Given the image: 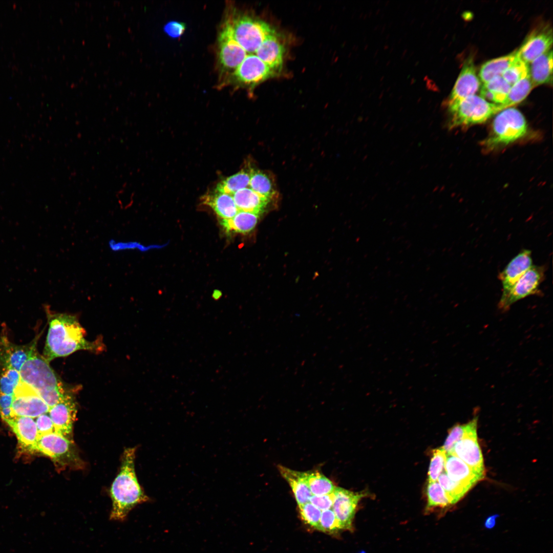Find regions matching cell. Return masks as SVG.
Instances as JSON below:
<instances>
[{"label": "cell", "instance_id": "19", "mask_svg": "<svg viewBox=\"0 0 553 553\" xmlns=\"http://www.w3.org/2000/svg\"><path fill=\"white\" fill-rule=\"evenodd\" d=\"M444 469L450 479L470 490L484 477V474L479 473L451 454H446Z\"/></svg>", "mask_w": 553, "mask_h": 553}, {"label": "cell", "instance_id": "11", "mask_svg": "<svg viewBox=\"0 0 553 553\" xmlns=\"http://www.w3.org/2000/svg\"><path fill=\"white\" fill-rule=\"evenodd\" d=\"M552 41V29L549 24L537 27L528 34L517 50L519 57L529 64L550 50Z\"/></svg>", "mask_w": 553, "mask_h": 553}, {"label": "cell", "instance_id": "20", "mask_svg": "<svg viewBox=\"0 0 553 553\" xmlns=\"http://www.w3.org/2000/svg\"><path fill=\"white\" fill-rule=\"evenodd\" d=\"M284 52V45L275 32L264 40L255 53L275 72L281 71L282 68Z\"/></svg>", "mask_w": 553, "mask_h": 553}, {"label": "cell", "instance_id": "46", "mask_svg": "<svg viewBox=\"0 0 553 553\" xmlns=\"http://www.w3.org/2000/svg\"><path fill=\"white\" fill-rule=\"evenodd\" d=\"M498 517V515L495 514L487 517L484 522V527L487 529L493 528L495 526L496 519Z\"/></svg>", "mask_w": 553, "mask_h": 553}, {"label": "cell", "instance_id": "12", "mask_svg": "<svg viewBox=\"0 0 553 553\" xmlns=\"http://www.w3.org/2000/svg\"><path fill=\"white\" fill-rule=\"evenodd\" d=\"M77 411L76 402L69 390L48 411L55 431L71 440Z\"/></svg>", "mask_w": 553, "mask_h": 553}, {"label": "cell", "instance_id": "47", "mask_svg": "<svg viewBox=\"0 0 553 553\" xmlns=\"http://www.w3.org/2000/svg\"><path fill=\"white\" fill-rule=\"evenodd\" d=\"M360 553H365V552H360Z\"/></svg>", "mask_w": 553, "mask_h": 553}, {"label": "cell", "instance_id": "10", "mask_svg": "<svg viewBox=\"0 0 553 553\" xmlns=\"http://www.w3.org/2000/svg\"><path fill=\"white\" fill-rule=\"evenodd\" d=\"M12 409L16 416L37 418L48 413L50 407L30 386L19 382L13 393Z\"/></svg>", "mask_w": 553, "mask_h": 553}, {"label": "cell", "instance_id": "15", "mask_svg": "<svg viewBox=\"0 0 553 553\" xmlns=\"http://www.w3.org/2000/svg\"><path fill=\"white\" fill-rule=\"evenodd\" d=\"M333 495L332 509L339 521L342 529L352 530V522L356 507L364 495L336 487Z\"/></svg>", "mask_w": 553, "mask_h": 553}, {"label": "cell", "instance_id": "36", "mask_svg": "<svg viewBox=\"0 0 553 553\" xmlns=\"http://www.w3.org/2000/svg\"><path fill=\"white\" fill-rule=\"evenodd\" d=\"M20 381L19 372L12 368L0 369V393L13 395Z\"/></svg>", "mask_w": 553, "mask_h": 553}, {"label": "cell", "instance_id": "41", "mask_svg": "<svg viewBox=\"0 0 553 553\" xmlns=\"http://www.w3.org/2000/svg\"><path fill=\"white\" fill-rule=\"evenodd\" d=\"M42 414L37 417L36 424L38 435H41L55 431L54 427L49 414Z\"/></svg>", "mask_w": 553, "mask_h": 553}, {"label": "cell", "instance_id": "27", "mask_svg": "<svg viewBox=\"0 0 553 553\" xmlns=\"http://www.w3.org/2000/svg\"><path fill=\"white\" fill-rule=\"evenodd\" d=\"M205 203L210 206L222 219L232 218L238 212V209L231 195L216 191L208 195L205 199Z\"/></svg>", "mask_w": 553, "mask_h": 553}, {"label": "cell", "instance_id": "9", "mask_svg": "<svg viewBox=\"0 0 553 553\" xmlns=\"http://www.w3.org/2000/svg\"><path fill=\"white\" fill-rule=\"evenodd\" d=\"M544 278V268L532 266L507 293L501 295L498 303V308L502 311H507L518 301L531 295L540 294L539 287Z\"/></svg>", "mask_w": 553, "mask_h": 553}, {"label": "cell", "instance_id": "4", "mask_svg": "<svg viewBox=\"0 0 553 553\" xmlns=\"http://www.w3.org/2000/svg\"><path fill=\"white\" fill-rule=\"evenodd\" d=\"M448 108L450 128L483 123L501 111L499 104L490 103L476 95L448 103Z\"/></svg>", "mask_w": 553, "mask_h": 553}, {"label": "cell", "instance_id": "8", "mask_svg": "<svg viewBox=\"0 0 553 553\" xmlns=\"http://www.w3.org/2000/svg\"><path fill=\"white\" fill-rule=\"evenodd\" d=\"M34 451L49 456L62 467H81L73 441L55 431L39 435Z\"/></svg>", "mask_w": 553, "mask_h": 553}, {"label": "cell", "instance_id": "2", "mask_svg": "<svg viewBox=\"0 0 553 553\" xmlns=\"http://www.w3.org/2000/svg\"><path fill=\"white\" fill-rule=\"evenodd\" d=\"M135 452L134 448L124 450L119 473L112 483L110 490L112 506L109 516L112 521H124L135 507L150 500L136 475Z\"/></svg>", "mask_w": 553, "mask_h": 553}, {"label": "cell", "instance_id": "1", "mask_svg": "<svg viewBox=\"0 0 553 553\" xmlns=\"http://www.w3.org/2000/svg\"><path fill=\"white\" fill-rule=\"evenodd\" d=\"M49 322L42 357L48 362L65 357L79 350L98 352L102 350L100 340L90 342L85 338L86 331L76 316L68 313H53L46 310Z\"/></svg>", "mask_w": 553, "mask_h": 553}, {"label": "cell", "instance_id": "21", "mask_svg": "<svg viewBox=\"0 0 553 553\" xmlns=\"http://www.w3.org/2000/svg\"><path fill=\"white\" fill-rule=\"evenodd\" d=\"M5 422L16 435L23 449L34 451V446L39 435L36 422L32 418L15 416Z\"/></svg>", "mask_w": 553, "mask_h": 553}, {"label": "cell", "instance_id": "3", "mask_svg": "<svg viewBox=\"0 0 553 553\" xmlns=\"http://www.w3.org/2000/svg\"><path fill=\"white\" fill-rule=\"evenodd\" d=\"M527 132V122L522 113L516 108H507L498 113L491 133L482 145L486 150H492L516 141Z\"/></svg>", "mask_w": 553, "mask_h": 553}, {"label": "cell", "instance_id": "6", "mask_svg": "<svg viewBox=\"0 0 553 553\" xmlns=\"http://www.w3.org/2000/svg\"><path fill=\"white\" fill-rule=\"evenodd\" d=\"M20 380L31 387L41 398L51 391L65 388L49 365V362L36 351L19 371Z\"/></svg>", "mask_w": 553, "mask_h": 553}, {"label": "cell", "instance_id": "44", "mask_svg": "<svg viewBox=\"0 0 553 553\" xmlns=\"http://www.w3.org/2000/svg\"><path fill=\"white\" fill-rule=\"evenodd\" d=\"M13 398V395L0 393V409L11 407Z\"/></svg>", "mask_w": 553, "mask_h": 553}, {"label": "cell", "instance_id": "28", "mask_svg": "<svg viewBox=\"0 0 553 553\" xmlns=\"http://www.w3.org/2000/svg\"><path fill=\"white\" fill-rule=\"evenodd\" d=\"M260 215L252 212L238 211L232 218L222 219L221 225L227 232L248 233L257 225Z\"/></svg>", "mask_w": 553, "mask_h": 553}, {"label": "cell", "instance_id": "40", "mask_svg": "<svg viewBox=\"0 0 553 553\" xmlns=\"http://www.w3.org/2000/svg\"><path fill=\"white\" fill-rule=\"evenodd\" d=\"M342 529L332 509L322 511L318 530L325 533H334Z\"/></svg>", "mask_w": 553, "mask_h": 553}, {"label": "cell", "instance_id": "24", "mask_svg": "<svg viewBox=\"0 0 553 553\" xmlns=\"http://www.w3.org/2000/svg\"><path fill=\"white\" fill-rule=\"evenodd\" d=\"M232 196L239 211L252 212L259 215L264 211L271 201L249 187L239 190Z\"/></svg>", "mask_w": 553, "mask_h": 553}, {"label": "cell", "instance_id": "33", "mask_svg": "<svg viewBox=\"0 0 553 553\" xmlns=\"http://www.w3.org/2000/svg\"><path fill=\"white\" fill-rule=\"evenodd\" d=\"M440 485L446 493L451 504L459 501L470 490L467 487L450 479L445 473L438 477Z\"/></svg>", "mask_w": 553, "mask_h": 553}, {"label": "cell", "instance_id": "42", "mask_svg": "<svg viewBox=\"0 0 553 553\" xmlns=\"http://www.w3.org/2000/svg\"><path fill=\"white\" fill-rule=\"evenodd\" d=\"M309 502L321 511L332 509L333 502V493L321 496L312 495Z\"/></svg>", "mask_w": 553, "mask_h": 553}, {"label": "cell", "instance_id": "35", "mask_svg": "<svg viewBox=\"0 0 553 553\" xmlns=\"http://www.w3.org/2000/svg\"><path fill=\"white\" fill-rule=\"evenodd\" d=\"M477 418H474L467 423L458 424L452 428L442 447L446 454L451 453L456 442L461 439L467 433L477 428Z\"/></svg>", "mask_w": 553, "mask_h": 553}, {"label": "cell", "instance_id": "29", "mask_svg": "<svg viewBox=\"0 0 553 553\" xmlns=\"http://www.w3.org/2000/svg\"><path fill=\"white\" fill-rule=\"evenodd\" d=\"M511 88L501 75L497 76L483 84L480 96L493 103L502 104L505 101Z\"/></svg>", "mask_w": 553, "mask_h": 553}, {"label": "cell", "instance_id": "30", "mask_svg": "<svg viewBox=\"0 0 553 553\" xmlns=\"http://www.w3.org/2000/svg\"><path fill=\"white\" fill-rule=\"evenodd\" d=\"M253 169L252 167H248L241 169L235 174L220 182L215 190L232 195L239 190L247 188L249 185Z\"/></svg>", "mask_w": 553, "mask_h": 553}, {"label": "cell", "instance_id": "18", "mask_svg": "<svg viewBox=\"0 0 553 553\" xmlns=\"http://www.w3.org/2000/svg\"><path fill=\"white\" fill-rule=\"evenodd\" d=\"M531 251L524 249L516 256L498 276L503 287L502 295L507 293L517 281L533 265Z\"/></svg>", "mask_w": 553, "mask_h": 553}, {"label": "cell", "instance_id": "45", "mask_svg": "<svg viewBox=\"0 0 553 553\" xmlns=\"http://www.w3.org/2000/svg\"><path fill=\"white\" fill-rule=\"evenodd\" d=\"M0 415L4 421L11 419L16 416L13 412L11 407L0 409Z\"/></svg>", "mask_w": 553, "mask_h": 553}, {"label": "cell", "instance_id": "25", "mask_svg": "<svg viewBox=\"0 0 553 553\" xmlns=\"http://www.w3.org/2000/svg\"><path fill=\"white\" fill-rule=\"evenodd\" d=\"M529 65V75L534 87L552 81V51L551 49L534 60Z\"/></svg>", "mask_w": 553, "mask_h": 553}, {"label": "cell", "instance_id": "16", "mask_svg": "<svg viewBox=\"0 0 553 553\" xmlns=\"http://www.w3.org/2000/svg\"><path fill=\"white\" fill-rule=\"evenodd\" d=\"M451 454L479 473L484 475L483 459L478 444L477 428L467 433L454 444Z\"/></svg>", "mask_w": 553, "mask_h": 553}, {"label": "cell", "instance_id": "31", "mask_svg": "<svg viewBox=\"0 0 553 553\" xmlns=\"http://www.w3.org/2000/svg\"><path fill=\"white\" fill-rule=\"evenodd\" d=\"M529 74L513 85L504 102L499 104L501 110L523 101L534 88Z\"/></svg>", "mask_w": 553, "mask_h": 553}, {"label": "cell", "instance_id": "22", "mask_svg": "<svg viewBox=\"0 0 553 553\" xmlns=\"http://www.w3.org/2000/svg\"><path fill=\"white\" fill-rule=\"evenodd\" d=\"M278 469L290 486L298 506L309 502L312 495L307 483L305 472L294 471L281 465H279Z\"/></svg>", "mask_w": 553, "mask_h": 553}, {"label": "cell", "instance_id": "26", "mask_svg": "<svg viewBox=\"0 0 553 553\" xmlns=\"http://www.w3.org/2000/svg\"><path fill=\"white\" fill-rule=\"evenodd\" d=\"M519 57L517 50L509 54L485 62L480 69V80L484 83L495 76L501 75Z\"/></svg>", "mask_w": 553, "mask_h": 553}, {"label": "cell", "instance_id": "5", "mask_svg": "<svg viewBox=\"0 0 553 553\" xmlns=\"http://www.w3.org/2000/svg\"><path fill=\"white\" fill-rule=\"evenodd\" d=\"M235 40L249 54H253L269 35L275 32L266 22L247 15L231 14L226 18Z\"/></svg>", "mask_w": 553, "mask_h": 553}, {"label": "cell", "instance_id": "14", "mask_svg": "<svg viewBox=\"0 0 553 553\" xmlns=\"http://www.w3.org/2000/svg\"><path fill=\"white\" fill-rule=\"evenodd\" d=\"M36 337L30 343L18 345L10 342L4 335L0 339V369L9 368L19 372L25 363L37 351Z\"/></svg>", "mask_w": 553, "mask_h": 553}, {"label": "cell", "instance_id": "43", "mask_svg": "<svg viewBox=\"0 0 553 553\" xmlns=\"http://www.w3.org/2000/svg\"><path fill=\"white\" fill-rule=\"evenodd\" d=\"M185 25L177 21H171L167 23L164 27V32L170 37H179L184 32Z\"/></svg>", "mask_w": 553, "mask_h": 553}, {"label": "cell", "instance_id": "37", "mask_svg": "<svg viewBox=\"0 0 553 553\" xmlns=\"http://www.w3.org/2000/svg\"><path fill=\"white\" fill-rule=\"evenodd\" d=\"M529 74V64L525 62L519 57L511 67L503 73L501 76L512 87Z\"/></svg>", "mask_w": 553, "mask_h": 553}, {"label": "cell", "instance_id": "13", "mask_svg": "<svg viewBox=\"0 0 553 553\" xmlns=\"http://www.w3.org/2000/svg\"><path fill=\"white\" fill-rule=\"evenodd\" d=\"M275 72L256 54H249L234 72L230 82L254 86L272 77Z\"/></svg>", "mask_w": 553, "mask_h": 553}, {"label": "cell", "instance_id": "32", "mask_svg": "<svg viewBox=\"0 0 553 553\" xmlns=\"http://www.w3.org/2000/svg\"><path fill=\"white\" fill-rule=\"evenodd\" d=\"M307 483L312 495L321 496L333 493V483L318 471L305 472Z\"/></svg>", "mask_w": 553, "mask_h": 553}, {"label": "cell", "instance_id": "38", "mask_svg": "<svg viewBox=\"0 0 553 553\" xmlns=\"http://www.w3.org/2000/svg\"><path fill=\"white\" fill-rule=\"evenodd\" d=\"M446 453L440 448L433 451L428 471V482L436 481L444 469Z\"/></svg>", "mask_w": 553, "mask_h": 553}, {"label": "cell", "instance_id": "17", "mask_svg": "<svg viewBox=\"0 0 553 553\" xmlns=\"http://www.w3.org/2000/svg\"><path fill=\"white\" fill-rule=\"evenodd\" d=\"M480 80L476 72L472 56L464 62L461 71L452 90L448 103H452L475 95L480 87Z\"/></svg>", "mask_w": 553, "mask_h": 553}, {"label": "cell", "instance_id": "23", "mask_svg": "<svg viewBox=\"0 0 553 553\" xmlns=\"http://www.w3.org/2000/svg\"><path fill=\"white\" fill-rule=\"evenodd\" d=\"M249 186L259 195L270 201L279 196L274 176L267 171L253 168Z\"/></svg>", "mask_w": 553, "mask_h": 553}, {"label": "cell", "instance_id": "34", "mask_svg": "<svg viewBox=\"0 0 553 553\" xmlns=\"http://www.w3.org/2000/svg\"><path fill=\"white\" fill-rule=\"evenodd\" d=\"M427 508L445 507L451 504L443 488L436 481L428 482L426 490Z\"/></svg>", "mask_w": 553, "mask_h": 553}, {"label": "cell", "instance_id": "39", "mask_svg": "<svg viewBox=\"0 0 553 553\" xmlns=\"http://www.w3.org/2000/svg\"><path fill=\"white\" fill-rule=\"evenodd\" d=\"M300 516L304 522L318 529L322 511L310 502L299 506Z\"/></svg>", "mask_w": 553, "mask_h": 553}, {"label": "cell", "instance_id": "7", "mask_svg": "<svg viewBox=\"0 0 553 553\" xmlns=\"http://www.w3.org/2000/svg\"><path fill=\"white\" fill-rule=\"evenodd\" d=\"M218 40L217 64L219 83L223 86L230 82L234 72L247 54L233 37L226 19L221 27Z\"/></svg>", "mask_w": 553, "mask_h": 553}]
</instances>
